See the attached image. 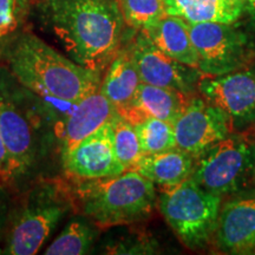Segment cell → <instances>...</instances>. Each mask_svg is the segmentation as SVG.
Wrapping results in <instances>:
<instances>
[{"label":"cell","instance_id":"6da1fadb","mask_svg":"<svg viewBox=\"0 0 255 255\" xmlns=\"http://www.w3.org/2000/svg\"><path fill=\"white\" fill-rule=\"evenodd\" d=\"M36 11L70 59L84 68L102 72L121 49L126 24L116 0H37Z\"/></svg>","mask_w":255,"mask_h":255},{"label":"cell","instance_id":"7a4b0ae2","mask_svg":"<svg viewBox=\"0 0 255 255\" xmlns=\"http://www.w3.org/2000/svg\"><path fill=\"white\" fill-rule=\"evenodd\" d=\"M7 62L13 77L43 100L79 102L102 84L101 71L66 58L32 33L17 38Z\"/></svg>","mask_w":255,"mask_h":255},{"label":"cell","instance_id":"3957f363","mask_svg":"<svg viewBox=\"0 0 255 255\" xmlns=\"http://www.w3.org/2000/svg\"><path fill=\"white\" fill-rule=\"evenodd\" d=\"M75 182L73 206L77 203L83 215L100 228L148 219L157 203L155 184L137 170L95 180L75 178Z\"/></svg>","mask_w":255,"mask_h":255},{"label":"cell","instance_id":"277c9868","mask_svg":"<svg viewBox=\"0 0 255 255\" xmlns=\"http://www.w3.org/2000/svg\"><path fill=\"white\" fill-rule=\"evenodd\" d=\"M158 206L165 221L186 247H206L215 234L221 196L205 190L191 178L161 189Z\"/></svg>","mask_w":255,"mask_h":255},{"label":"cell","instance_id":"5b68a950","mask_svg":"<svg viewBox=\"0 0 255 255\" xmlns=\"http://www.w3.org/2000/svg\"><path fill=\"white\" fill-rule=\"evenodd\" d=\"M72 207L71 190L62 184L50 183L34 191L12 228L6 253H38L51 232Z\"/></svg>","mask_w":255,"mask_h":255},{"label":"cell","instance_id":"8992f818","mask_svg":"<svg viewBox=\"0 0 255 255\" xmlns=\"http://www.w3.org/2000/svg\"><path fill=\"white\" fill-rule=\"evenodd\" d=\"M254 165L253 146L241 137L228 136L197 156L190 178L205 190L222 197L240 189Z\"/></svg>","mask_w":255,"mask_h":255},{"label":"cell","instance_id":"52a82bcc","mask_svg":"<svg viewBox=\"0 0 255 255\" xmlns=\"http://www.w3.org/2000/svg\"><path fill=\"white\" fill-rule=\"evenodd\" d=\"M201 96L231 120L233 129H246L255 124V72L231 71L201 77Z\"/></svg>","mask_w":255,"mask_h":255},{"label":"cell","instance_id":"ba28073f","mask_svg":"<svg viewBox=\"0 0 255 255\" xmlns=\"http://www.w3.org/2000/svg\"><path fill=\"white\" fill-rule=\"evenodd\" d=\"M142 83L189 96L199 85L201 72L162 52L143 31L129 46Z\"/></svg>","mask_w":255,"mask_h":255},{"label":"cell","instance_id":"9c48e42d","mask_svg":"<svg viewBox=\"0 0 255 255\" xmlns=\"http://www.w3.org/2000/svg\"><path fill=\"white\" fill-rule=\"evenodd\" d=\"M173 126L178 148L195 157L228 137L233 129L227 115L203 98H190Z\"/></svg>","mask_w":255,"mask_h":255},{"label":"cell","instance_id":"30bf717a","mask_svg":"<svg viewBox=\"0 0 255 255\" xmlns=\"http://www.w3.org/2000/svg\"><path fill=\"white\" fill-rule=\"evenodd\" d=\"M191 41L199 57V70L206 76H218L240 68L242 46L231 24H189Z\"/></svg>","mask_w":255,"mask_h":255},{"label":"cell","instance_id":"8fae6325","mask_svg":"<svg viewBox=\"0 0 255 255\" xmlns=\"http://www.w3.org/2000/svg\"><path fill=\"white\" fill-rule=\"evenodd\" d=\"M113 121L62 154L64 168L70 176L78 180H95L124 173L115 154Z\"/></svg>","mask_w":255,"mask_h":255},{"label":"cell","instance_id":"7c38bea8","mask_svg":"<svg viewBox=\"0 0 255 255\" xmlns=\"http://www.w3.org/2000/svg\"><path fill=\"white\" fill-rule=\"evenodd\" d=\"M0 132L7 152L9 180L24 175L37 156L31 121L9 98L0 95Z\"/></svg>","mask_w":255,"mask_h":255},{"label":"cell","instance_id":"4fadbf2b","mask_svg":"<svg viewBox=\"0 0 255 255\" xmlns=\"http://www.w3.org/2000/svg\"><path fill=\"white\" fill-rule=\"evenodd\" d=\"M117 114L116 108L101 90L79 101L65 119L56 122L55 133L60 141L62 154L113 121Z\"/></svg>","mask_w":255,"mask_h":255},{"label":"cell","instance_id":"5bb4252c","mask_svg":"<svg viewBox=\"0 0 255 255\" xmlns=\"http://www.w3.org/2000/svg\"><path fill=\"white\" fill-rule=\"evenodd\" d=\"M220 250L228 254L255 251V196L233 200L220 209L215 229Z\"/></svg>","mask_w":255,"mask_h":255},{"label":"cell","instance_id":"9a60e30c","mask_svg":"<svg viewBox=\"0 0 255 255\" xmlns=\"http://www.w3.org/2000/svg\"><path fill=\"white\" fill-rule=\"evenodd\" d=\"M189 102V96L178 91L141 83L130 104L119 114L133 126L146 119H158L174 123Z\"/></svg>","mask_w":255,"mask_h":255},{"label":"cell","instance_id":"2e32d148","mask_svg":"<svg viewBox=\"0 0 255 255\" xmlns=\"http://www.w3.org/2000/svg\"><path fill=\"white\" fill-rule=\"evenodd\" d=\"M141 31L167 56L190 68L199 69V57L191 41L189 24L182 18L164 14Z\"/></svg>","mask_w":255,"mask_h":255},{"label":"cell","instance_id":"e0dca14e","mask_svg":"<svg viewBox=\"0 0 255 255\" xmlns=\"http://www.w3.org/2000/svg\"><path fill=\"white\" fill-rule=\"evenodd\" d=\"M196 157L183 149L173 148L157 154L143 155L135 170L161 189L184 182L191 177Z\"/></svg>","mask_w":255,"mask_h":255},{"label":"cell","instance_id":"ac0fdd59","mask_svg":"<svg viewBox=\"0 0 255 255\" xmlns=\"http://www.w3.org/2000/svg\"><path fill=\"white\" fill-rule=\"evenodd\" d=\"M141 83L131 51L127 47L120 49L108 65L100 90L119 113L130 104Z\"/></svg>","mask_w":255,"mask_h":255},{"label":"cell","instance_id":"d6986e66","mask_svg":"<svg viewBox=\"0 0 255 255\" xmlns=\"http://www.w3.org/2000/svg\"><path fill=\"white\" fill-rule=\"evenodd\" d=\"M165 13L182 18L188 24H233L245 8V0H164Z\"/></svg>","mask_w":255,"mask_h":255},{"label":"cell","instance_id":"ffe728a7","mask_svg":"<svg viewBox=\"0 0 255 255\" xmlns=\"http://www.w3.org/2000/svg\"><path fill=\"white\" fill-rule=\"evenodd\" d=\"M96 232L89 219L76 218L45 251V255L87 254L94 244Z\"/></svg>","mask_w":255,"mask_h":255},{"label":"cell","instance_id":"44dd1931","mask_svg":"<svg viewBox=\"0 0 255 255\" xmlns=\"http://www.w3.org/2000/svg\"><path fill=\"white\" fill-rule=\"evenodd\" d=\"M114 149L124 171L135 170L143 157V151L135 126L120 114L113 121Z\"/></svg>","mask_w":255,"mask_h":255},{"label":"cell","instance_id":"7402d4cb","mask_svg":"<svg viewBox=\"0 0 255 255\" xmlns=\"http://www.w3.org/2000/svg\"><path fill=\"white\" fill-rule=\"evenodd\" d=\"M144 155L157 154L176 148L173 123L158 119H146L135 126Z\"/></svg>","mask_w":255,"mask_h":255},{"label":"cell","instance_id":"603a6c76","mask_svg":"<svg viewBox=\"0 0 255 255\" xmlns=\"http://www.w3.org/2000/svg\"><path fill=\"white\" fill-rule=\"evenodd\" d=\"M124 24L135 30H144L163 17L164 0H116Z\"/></svg>","mask_w":255,"mask_h":255},{"label":"cell","instance_id":"cb8c5ba5","mask_svg":"<svg viewBox=\"0 0 255 255\" xmlns=\"http://www.w3.org/2000/svg\"><path fill=\"white\" fill-rule=\"evenodd\" d=\"M26 9V0H0V38L15 31Z\"/></svg>","mask_w":255,"mask_h":255},{"label":"cell","instance_id":"d4e9b609","mask_svg":"<svg viewBox=\"0 0 255 255\" xmlns=\"http://www.w3.org/2000/svg\"><path fill=\"white\" fill-rule=\"evenodd\" d=\"M0 177L2 180H9L7 152H6L4 142H2L1 132H0Z\"/></svg>","mask_w":255,"mask_h":255},{"label":"cell","instance_id":"484cf974","mask_svg":"<svg viewBox=\"0 0 255 255\" xmlns=\"http://www.w3.org/2000/svg\"><path fill=\"white\" fill-rule=\"evenodd\" d=\"M245 8L255 15V0H245Z\"/></svg>","mask_w":255,"mask_h":255},{"label":"cell","instance_id":"4316f807","mask_svg":"<svg viewBox=\"0 0 255 255\" xmlns=\"http://www.w3.org/2000/svg\"><path fill=\"white\" fill-rule=\"evenodd\" d=\"M0 227H1V218H0Z\"/></svg>","mask_w":255,"mask_h":255},{"label":"cell","instance_id":"83f0119b","mask_svg":"<svg viewBox=\"0 0 255 255\" xmlns=\"http://www.w3.org/2000/svg\"><path fill=\"white\" fill-rule=\"evenodd\" d=\"M0 254H1V250H0Z\"/></svg>","mask_w":255,"mask_h":255}]
</instances>
